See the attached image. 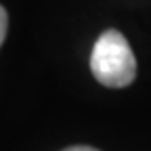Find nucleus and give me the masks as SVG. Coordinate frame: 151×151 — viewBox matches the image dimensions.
I'll return each mask as SVG.
<instances>
[{
    "label": "nucleus",
    "mask_w": 151,
    "mask_h": 151,
    "mask_svg": "<svg viewBox=\"0 0 151 151\" xmlns=\"http://www.w3.org/2000/svg\"><path fill=\"white\" fill-rule=\"evenodd\" d=\"M90 69L103 86L124 88L132 84L137 76V59L120 32L107 29L97 38L90 55Z\"/></svg>",
    "instance_id": "1"
},
{
    "label": "nucleus",
    "mask_w": 151,
    "mask_h": 151,
    "mask_svg": "<svg viewBox=\"0 0 151 151\" xmlns=\"http://www.w3.org/2000/svg\"><path fill=\"white\" fill-rule=\"evenodd\" d=\"M6 27H9V17H6V11L0 6V46H2V42H4Z\"/></svg>",
    "instance_id": "2"
},
{
    "label": "nucleus",
    "mask_w": 151,
    "mask_h": 151,
    "mask_svg": "<svg viewBox=\"0 0 151 151\" xmlns=\"http://www.w3.org/2000/svg\"><path fill=\"white\" fill-rule=\"evenodd\" d=\"M63 151H99V149H94V147H84V145H78V147H67Z\"/></svg>",
    "instance_id": "3"
}]
</instances>
